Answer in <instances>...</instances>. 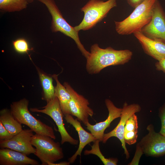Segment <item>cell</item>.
Returning <instances> with one entry per match:
<instances>
[{
  "label": "cell",
  "mask_w": 165,
  "mask_h": 165,
  "mask_svg": "<svg viewBox=\"0 0 165 165\" xmlns=\"http://www.w3.org/2000/svg\"><path fill=\"white\" fill-rule=\"evenodd\" d=\"M90 50L86 58V69L91 74L98 73L108 66L124 64L131 59L133 55L129 50H117L111 47L103 49L97 43L92 45Z\"/></svg>",
  "instance_id": "6da1fadb"
},
{
  "label": "cell",
  "mask_w": 165,
  "mask_h": 165,
  "mask_svg": "<svg viewBox=\"0 0 165 165\" xmlns=\"http://www.w3.org/2000/svg\"><path fill=\"white\" fill-rule=\"evenodd\" d=\"M156 1L145 0L124 20L114 21L116 32L120 35H128L141 31L151 20Z\"/></svg>",
  "instance_id": "7a4b0ae2"
},
{
  "label": "cell",
  "mask_w": 165,
  "mask_h": 165,
  "mask_svg": "<svg viewBox=\"0 0 165 165\" xmlns=\"http://www.w3.org/2000/svg\"><path fill=\"white\" fill-rule=\"evenodd\" d=\"M116 0H90L81 9L84 16L81 22L74 27L78 31L88 30L93 28L101 22L110 11L117 6Z\"/></svg>",
  "instance_id": "3957f363"
},
{
  "label": "cell",
  "mask_w": 165,
  "mask_h": 165,
  "mask_svg": "<svg viewBox=\"0 0 165 165\" xmlns=\"http://www.w3.org/2000/svg\"><path fill=\"white\" fill-rule=\"evenodd\" d=\"M28 100L25 98L12 102L10 110L14 117L21 124L28 126L35 134L55 139L56 137L52 127L35 117L28 110Z\"/></svg>",
  "instance_id": "277c9868"
},
{
  "label": "cell",
  "mask_w": 165,
  "mask_h": 165,
  "mask_svg": "<svg viewBox=\"0 0 165 165\" xmlns=\"http://www.w3.org/2000/svg\"><path fill=\"white\" fill-rule=\"evenodd\" d=\"M38 0L46 6L51 15L52 31L60 32L73 39L82 55L86 58H87L90 52L85 49L81 42L79 35V31H76L74 27L70 25L63 17L54 0Z\"/></svg>",
  "instance_id": "5b68a950"
},
{
  "label": "cell",
  "mask_w": 165,
  "mask_h": 165,
  "mask_svg": "<svg viewBox=\"0 0 165 165\" xmlns=\"http://www.w3.org/2000/svg\"><path fill=\"white\" fill-rule=\"evenodd\" d=\"M53 140L50 137L36 134L31 137V144L36 149L34 154L41 161L42 165H47V162L54 163L64 157L60 143Z\"/></svg>",
  "instance_id": "8992f818"
},
{
  "label": "cell",
  "mask_w": 165,
  "mask_h": 165,
  "mask_svg": "<svg viewBox=\"0 0 165 165\" xmlns=\"http://www.w3.org/2000/svg\"><path fill=\"white\" fill-rule=\"evenodd\" d=\"M42 108V109L31 108L30 109L33 112L44 113L53 119L56 123L58 128V131L61 135V145L66 142L74 145H78V141L74 138L69 134L64 126L63 120L64 115L58 98L54 96L47 102L46 105Z\"/></svg>",
  "instance_id": "52a82bcc"
},
{
  "label": "cell",
  "mask_w": 165,
  "mask_h": 165,
  "mask_svg": "<svg viewBox=\"0 0 165 165\" xmlns=\"http://www.w3.org/2000/svg\"><path fill=\"white\" fill-rule=\"evenodd\" d=\"M141 31L149 38L165 43V12L158 0L155 3L151 20Z\"/></svg>",
  "instance_id": "ba28073f"
},
{
  "label": "cell",
  "mask_w": 165,
  "mask_h": 165,
  "mask_svg": "<svg viewBox=\"0 0 165 165\" xmlns=\"http://www.w3.org/2000/svg\"><path fill=\"white\" fill-rule=\"evenodd\" d=\"M148 133L138 144L143 154L147 156L158 157L165 155V137L155 132L153 125H148Z\"/></svg>",
  "instance_id": "9c48e42d"
},
{
  "label": "cell",
  "mask_w": 165,
  "mask_h": 165,
  "mask_svg": "<svg viewBox=\"0 0 165 165\" xmlns=\"http://www.w3.org/2000/svg\"><path fill=\"white\" fill-rule=\"evenodd\" d=\"M64 85L71 96L69 102L70 114L85 125L89 122V117H92L94 114L93 109L88 106V100L77 93L68 82H64Z\"/></svg>",
  "instance_id": "30bf717a"
},
{
  "label": "cell",
  "mask_w": 165,
  "mask_h": 165,
  "mask_svg": "<svg viewBox=\"0 0 165 165\" xmlns=\"http://www.w3.org/2000/svg\"><path fill=\"white\" fill-rule=\"evenodd\" d=\"M122 109L119 122L112 130L107 133L104 134L102 142L105 143L109 138L112 137L117 138L121 143L126 158L128 159L130 157V154L126 147V143L124 139L125 127L128 119L133 114L139 112L141 108L138 104L128 105L127 103L125 102Z\"/></svg>",
  "instance_id": "8fae6325"
},
{
  "label": "cell",
  "mask_w": 165,
  "mask_h": 165,
  "mask_svg": "<svg viewBox=\"0 0 165 165\" xmlns=\"http://www.w3.org/2000/svg\"><path fill=\"white\" fill-rule=\"evenodd\" d=\"M33 132L31 129H23L9 140H0V147L1 148H9L27 155L34 154L36 149L31 142Z\"/></svg>",
  "instance_id": "7c38bea8"
},
{
  "label": "cell",
  "mask_w": 165,
  "mask_h": 165,
  "mask_svg": "<svg viewBox=\"0 0 165 165\" xmlns=\"http://www.w3.org/2000/svg\"><path fill=\"white\" fill-rule=\"evenodd\" d=\"M105 103L108 111L107 118L104 121L97 123L94 125H92L89 122L85 125L86 126V129L100 142L102 141L105 130L110 127L111 123L114 120L120 117L122 110V108L116 106L109 99H105Z\"/></svg>",
  "instance_id": "4fadbf2b"
},
{
  "label": "cell",
  "mask_w": 165,
  "mask_h": 165,
  "mask_svg": "<svg viewBox=\"0 0 165 165\" xmlns=\"http://www.w3.org/2000/svg\"><path fill=\"white\" fill-rule=\"evenodd\" d=\"M133 35L146 54L158 61L165 58V43L149 38L141 31L136 32Z\"/></svg>",
  "instance_id": "5bb4252c"
},
{
  "label": "cell",
  "mask_w": 165,
  "mask_h": 165,
  "mask_svg": "<svg viewBox=\"0 0 165 165\" xmlns=\"http://www.w3.org/2000/svg\"><path fill=\"white\" fill-rule=\"evenodd\" d=\"M64 119L67 123L75 128L79 136V144L78 149L68 159L70 163H72L75 161L78 156H81L82 151L85 146L92 142H94L97 139L91 133L86 131L82 126L79 120L77 119H75L71 115H65Z\"/></svg>",
  "instance_id": "9a60e30c"
},
{
  "label": "cell",
  "mask_w": 165,
  "mask_h": 165,
  "mask_svg": "<svg viewBox=\"0 0 165 165\" xmlns=\"http://www.w3.org/2000/svg\"><path fill=\"white\" fill-rule=\"evenodd\" d=\"M37 160L28 157L27 155L7 148L0 149V165H38Z\"/></svg>",
  "instance_id": "2e32d148"
},
{
  "label": "cell",
  "mask_w": 165,
  "mask_h": 165,
  "mask_svg": "<svg viewBox=\"0 0 165 165\" xmlns=\"http://www.w3.org/2000/svg\"><path fill=\"white\" fill-rule=\"evenodd\" d=\"M52 76L57 83L55 87L54 96L57 97L59 100L63 113L64 116L67 114H70L69 102L71 98V95L65 86L59 81L58 75L54 74Z\"/></svg>",
  "instance_id": "e0dca14e"
},
{
  "label": "cell",
  "mask_w": 165,
  "mask_h": 165,
  "mask_svg": "<svg viewBox=\"0 0 165 165\" xmlns=\"http://www.w3.org/2000/svg\"><path fill=\"white\" fill-rule=\"evenodd\" d=\"M0 121L11 134L15 135L22 130L21 124L14 117L10 110L4 108L0 111Z\"/></svg>",
  "instance_id": "ac0fdd59"
},
{
  "label": "cell",
  "mask_w": 165,
  "mask_h": 165,
  "mask_svg": "<svg viewBox=\"0 0 165 165\" xmlns=\"http://www.w3.org/2000/svg\"><path fill=\"white\" fill-rule=\"evenodd\" d=\"M41 83L43 89V99L47 102L54 96L55 87L53 85V77L37 68Z\"/></svg>",
  "instance_id": "d6986e66"
},
{
  "label": "cell",
  "mask_w": 165,
  "mask_h": 165,
  "mask_svg": "<svg viewBox=\"0 0 165 165\" xmlns=\"http://www.w3.org/2000/svg\"><path fill=\"white\" fill-rule=\"evenodd\" d=\"M28 0H0V9L8 12L20 11L27 8Z\"/></svg>",
  "instance_id": "ffe728a7"
},
{
  "label": "cell",
  "mask_w": 165,
  "mask_h": 165,
  "mask_svg": "<svg viewBox=\"0 0 165 165\" xmlns=\"http://www.w3.org/2000/svg\"><path fill=\"white\" fill-rule=\"evenodd\" d=\"M100 141L97 139L91 146L90 150H86L84 153L85 155L94 154L97 156L105 165H116L118 160L116 158H106L103 155L100 151L99 146Z\"/></svg>",
  "instance_id": "44dd1931"
},
{
  "label": "cell",
  "mask_w": 165,
  "mask_h": 165,
  "mask_svg": "<svg viewBox=\"0 0 165 165\" xmlns=\"http://www.w3.org/2000/svg\"><path fill=\"white\" fill-rule=\"evenodd\" d=\"M12 44L15 51L19 53H28L31 50L30 49L27 41L24 38H19L13 41Z\"/></svg>",
  "instance_id": "7402d4cb"
},
{
  "label": "cell",
  "mask_w": 165,
  "mask_h": 165,
  "mask_svg": "<svg viewBox=\"0 0 165 165\" xmlns=\"http://www.w3.org/2000/svg\"><path fill=\"white\" fill-rule=\"evenodd\" d=\"M138 124L137 116L134 114L131 116L126 122L124 132L138 131Z\"/></svg>",
  "instance_id": "603a6c76"
},
{
  "label": "cell",
  "mask_w": 165,
  "mask_h": 165,
  "mask_svg": "<svg viewBox=\"0 0 165 165\" xmlns=\"http://www.w3.org/2000/svg\"><path fill=\"white\" fill-rule=\"evenodd\" d=\"M137 133L138 131L124 132V139L125 142L130 145L135 144L137 141Z\"/></svg>",
  "instance_id": "cb8c5ba5"
},
{
  "label": "cell",
  "mask_w": 165,
  "mask_h": 165,
  "mask_svg": "<svg viewBox=\"0 0 165 165\" xmlns=\"http://www.w3.org/2000/svg\"><path fill=\"white\" fill-rule=\"evenodd\" d=\"M159 115L161 123V129L159 133L165 137V104L160 108Z\"/></svg>",
  "instance_id": "d4e9b609"
},
{
  "label": "cell",
  "mask_w": 165,
  "mask_h": 165,
  "mask_svg": "<svg viewBox=\"0 0 165 165\" xmlns=\"http://www.w3.org/2000/svg\"><path fill=\"white\" fill-rule=\"evenodd\" d=\"M13 136L6 129L1 122L0 121V140H9Z\"/></svg>",
  "instance_id": "484cf974"
},
{
  "label": "cell",
  "mask_w": 165,
  "mask_h": 165,
  "mask_svg": "<svg viewBox=\"0 0 165 165\" xmlns=\"http://www.w3.org/2000/svg\"><path fill=\"white\" fill-rule=\"evenodd\" d=\"M156 69L159 71H162L165 73V58L157 62L155 64Z\"/></svg>",
  "instance_id": "4316f807"
},
{
  "label": "cell",
  "mask_w": 165,
  "mask_h": 165,
  "mask_svg": "<svg viewBox=\"0 0 165 165\" xmlns=\"http://www.w3.org/2000/svg\"><path fill=\"white\" fill-rule=\"evenodd\" d=\"M128 4L131 7L134 8L141 4L145 0H127Z\"/></svg>",
  "instance_id": "83f0119b"
},
{
  "label": "cell",
  "mask_w": 165,
  "mask_h": 165,
  "mask_svg": "<svg viewBox=\"0 0 165 165\" xmlns=\"http://www.w3.org/2000/svg\"><path fill=\"white\" fill-rule=\"evenodd\" d=\"M70 163L69 161H63L58 163H54L47 162V165H69Z\"/></svg>",
  "instance_id": "f1b7e54d"
},
{
  "label": "cell",
  "mask_w": 165,
  "mask_h": 165,
  "mask_svg": "<svg viewBox=\"0 0 165 165\" xmlns=\"http://www.w3.org/2000/svg\"><path fill=\"white\" fill-rule=\"evenodd\" d=\"M28 1H30L31 0H28Z\"/></svg>",
  "instance_id": "f546056e"
}]
</instances>
